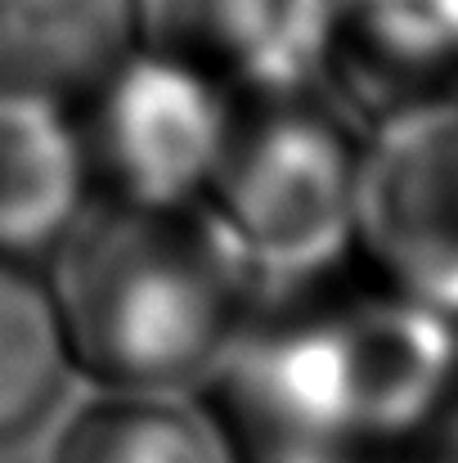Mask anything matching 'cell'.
I'll use <instances>...</instances> for the list:
<instances>
[{
  "label": "cell",
  "mask_w": 458,
  "mask_h": 463,
  "mask_svg": "<svg viewBox=\"0 0 458 463\" xmlns=\"http://www.w3.org/2000/svg\"><path fill=\"white\" fill-rule=\"evenodd\" d=\"M68 383L72 364L41 261L0 248V446L32 437Z\"/></svg>",
  "instance_id": "cell-11"
},
{
  "label": "cell",
  "mask_w": 458,
  "mask_h": 463,
  "mask_svg": "<svg viewBox=\"0 0 458 463\" xmlns=\"http://www.w3.org/2000/svg\"><path fill=\"white\" fill-rule=\"evenodd\" d=\"M355 248L382 284L458 324V90L364 131Z\"/></svg>",
  "instance_id": "cell-5"
},
{
  "label": "cell",
  "mask_w": 458,
  "mask_h": 463,
  "mask_svg": "<svg viewBox=\"0 0 458 463\" xmlns=\"http://www.w3.org/2000/svg\"><path fill=\"white\" fill-rule=\"evenodd\" d=\"M140 45V0H0V99L72 113Z\"/></svg>",
  "instance_id": "cell-8"
},
{
  "label": "cell",
  "mask_w": 458,
  "mask_h": 463,
  "mask_svg": "<svg viewBox=\"0 0 458 463\" xmlns=\"http://www.w3.org/2000/svg\"><path fill=\"white\" fill-rule=\"evenodd\" d=\"M45 261L72 378L104 392H198L270 288L202 203L90 198Z\"/></svg>",
  "instance_id": "cell-1"
},
{
  "label": "cell",
  "mask_w": 458,
  "mask_h": 463,
  "mask_svg": "<svg viewBox=\"0 0 458 463\" xmlns=\"http://www.w3.org/2000/svg\"><path fill=\"white\" fill-rule=\"evenodd\" d=\"M360 157L364 127L319 86L252 99L234 113L202 207L266 284L319 279L355 252Z\"/></svg>",
  "instance_id": "cell-3"
},
{
  "label": "cell",
  "mask_w": 458,
  "mask_h": 463,
  "mask_svg": "<svg viewBox=\"0 0 458 463\" xmlns=\"http://www.w3.org/2000/svg\"><path fill=\"white\" fill-rule=\"evenodd\" d=\"M270 284L248 328L198 387L225 432L396 441L458 378V324L391 284Z\"/></svg>",
  "instance_id": "cell-2"
},
{
  "label": "cell",
  "mask_w": 458,
  "mask_h": 463,
  "mask_svg": "<svg viewBox=\"0 0 458 463\" xmlns=\"http://www.w3.org/2000/svg\"><path fill=\"white\" fill-rule=\"evenodd\" d=\"M90 203L72 118L0 99V248L45 261Z\"/></svg>",
  "instance_id": "cell-9"
},
{
  "label": "cell",
  "mask_w": 458,
  "mask_h": 463,
  "mask_svg": "<svg viewBox=\"0 0 458 463\" xmlns=\"http://www.w3.org/2000/svg\"><path fill=\"white\" fill-rule=\"evenodd\" d=\"M45 463H234V450L198 392L90 387L54 428Z\"/></svg>",
  "instance_id": "cell-10"
},
{
  "label": "cell",
  "mask_w": 458,
  "mask_h": 463,
  "mask_svg": "<svg viewBox=\"0 0 458 463\" xmlns=\"http://www.w3.org/2000/svg\"><path fill=\"white\" fill-rule=\"evenodd\" d=\"M328 0H140V41L238 104L319 86Z\"/></svg>",
  "instance_id": "cell-7"
},
{
  "label": "cell",
  "mask_w": 458,
  "mask_h": 463,
  "mask_svg": "<svg viewBox=\"0 0 458 463\" xmlns=\"http://www.w3.org/2000/svg\"><path fill=\"white\" fill-rule=\"evenodd\" d=\"M382 463H458V378L418 423L382 446Z\"/></svg>",
  "instance_id": "cell-12"
},
{
  "label": "cell",
  "mask_w": 458,
  "mask_h": 463,
  "mask_svg": "<svg viewBox=\"0 0 458 463\" xmlns=\"http://www.w3.org/2000/svg\"><path fill=\"white\" fill-rule=\"evenodd\" d=\"M238 99L184 59L136 45L68 113L90 198L180 207L202 203Z\"/></svg>",
  "instance_id": "cell-4"
},
{
  "label": "cell",
  "mask_w": 458,
  "mask_h": 463,
  "mask_svg": "<svg viewBox=\"0 0 458 463\" xmlns=\"http://www.w3.org/2000/svg\"><path fill=\"white\" fill-rule=\"evenodd\" d=\"M319 90L364 131L458 90V0H328Z\"/></svg>",
  "instance_id": "cell-6"
}]
</instances>
